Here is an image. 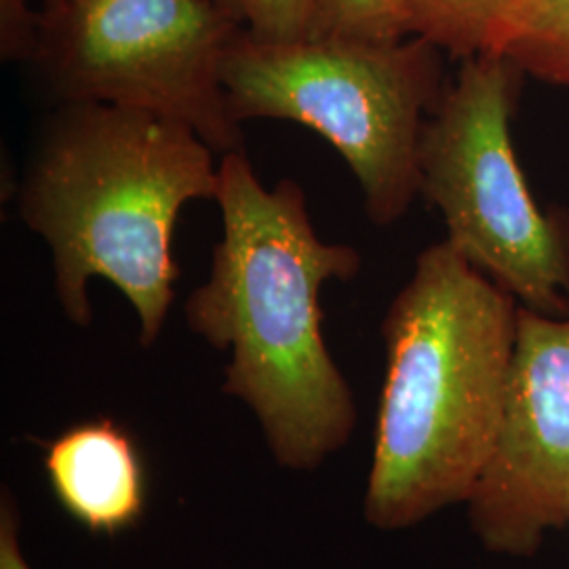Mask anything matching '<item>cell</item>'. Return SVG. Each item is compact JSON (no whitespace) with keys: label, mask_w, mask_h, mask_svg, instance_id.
I'll list each match as a JSON object with an SVG mask.
<instances>
[{"label":"cell","mask_w":569,"mask_h":569,"mask_svg":"<svg viewBox=\"0 0 569 569\" xmlns=\"http://www.w3.org/2000/svg\"><path fill=\"white\" fill-rule=\"evenodd\" d=\"M529 0H409L411 37L439 47L453 60L500 53Z\"/></svg>","instance_id":"9c48e42d"},{"label":"cell","mask_w":569,"mask_h":569,"mask_svg":"<svg viewBox=\"0 0 569 569\" xmlns=\"http://www.w3.org/2000/svg\"><path fill=\"white\" fill-rule=\"evenodd\" d=\"M216 201L224 234L207 281L183 305L186 323L230 352L222 390L251 409L274 462L312 472L357 427L352 388L323 338L319 293L355 279L361 256L323 241L302 186L266 188L244 150L222 154Z\"/></svg>","instance_id":"6da1fadb"},{"label":"cell","mask_w":569,"mask_h":569,"mask_svg":"<svg viewBox=\"0 0 569 569\" xmlns=\"http://www.w3.org/2000/svg\"><path fill=\"white\" fill-rule=\"evenodd\" d=\"M222 9H226L228 13H232L237 20H241L244 23V9H247V0H216Z\"/></svg>","instance_id":"5bb4252c"},{"label":"cell","mask_w":569,"mask_h":569,"mask_svg":"<svg viewBox=\"0 0 569 569\" xmlns=\"http://www.w3.org/2000/svg\"><path fill=\"white\" fill-rule=\"evenodd\" d=\"M61 509L98 536H119L140 523L148 483L133 437L112 418L79 422L60 432L42 458Z\"/></svg>","instance_id":"ba28073f"},{"label":"cell","mask_w":569,"mask_h":569,"mask_svg":"<svg viewBox=\"0 0 569 569\" xmlns=\"http://www.w3.org/2000/svg\"><path fill=\"white\" fill-rule=\"evenodd\" d=\"M568 526H569V498H568Z\"/></svg>","instance_id":"2e32d148"},{"label":"cell","mask_w":569,"mask_h":569,"mask_svg":"<svg viewBox=\"0 0 569 569\" xmlns=\"http://www.w3.org/2000/svg\"><path fill=\"white\" fill-rule=\"evenodd\" d=\"M568 498L569 315L519 306L505 418L468 526L491 555L528 559L568 526Z\"/></svg>","instance_id":"52a82bcc"},{"label":"cell","mask_w":569,"mask_h":569,"mask_svg":"<svg viewBox=\"0 0 569 569\" xmlns=\"http://www.w3.org/2000/svg\"><path fill=\"white\" fill-rule=\"evenodd\" d=\"M443 60L420 37L266 41L243 28L222 82L237 121L281 119L323 136L359 183L367 218L390 226L420 194V136L448 89Z\"/></svg>","instance_id":"277c9868"},{"label":"cell","mask_w":569,"mask_h":569,"mask_svg":"<svg viewBox=\"0 0 569 569\" xmlns=\"http://www.w3.org/2000/svg\"><path fill=\"white\" fill-rule=\"evenodd\" d=\"M523 72L502 53L460 61L418 150L420 194L448 226L446 243L519 306L569 315V228L529 192L510 138Z\"/></svg>","instance_id":"5b68a950"},{"label":"cell","mask_w":569,"mask_h":569,"mask_svg":"<svg viewBox=\"0 0 569 569\" xmlns=\"http://www.w3.org/2000/svg\"><path fill=\"white\" fill-rule=\"evenodd\" d=\"M409 37V0H315L305 39L399 42Z\"/></svg>","instance_id":"8fae6325"},{"label":"cell","mask_w":569,"mask_h":569,"mask_svg":"<svg viewBox=\"0 0 569 569\" xmlns=\"http://www.w3.org/2000/svg\"><path fill=\"white\" fill-rule=\"evenodd\" d=\"M60 2H63V0H42V7H56Z\"/></svg>","instance_id":"9a60e30c"},{"label":"cell","mask_w":569,"mask_h":569,"mask_svg":"<svg viewBox=\"0 0 569 569\" xmlns=\"http://www.w3.org/2000/svg\"><path fill=\"white\" fill-rule=\"evenodd\" d=\"M20 509L11 489L2 488L0 496V569H32L21 549Z\"/></svg>","instance_id":"4fadbf2b"},{"label":"cell","mask_w":569,"mask_h":569,"mask_svg":"<svg viewBox=\"0 0 569 569\" xmlns=\"http://www.w3.org/2000/svg\"><path fill=\"white\" fill-rule=\"evenodd\" d=\"M500 53L523 74L569 89V0H529Z\"/></svg>","instance_id":"30bf717a"},{"label":"cell","mask_w":569,"mask_h":569,"mask_svg":"<svg viewBox=\"0 0 569 569\" xmlns=\"http://www.w3.org/2000/svg\"><path fill=\"white\" fill-rule=\"evenodd\" d=\"M244 23L216 0H63L42 7L30 58L56 103H110L186 122L213 152L243 150L222 82Z\"/></svg>","instance_id":"8992f818"},{"label":"cell","mask_w":569,"mask_h":569,"mask_svg":"<svg viewBox=\"0 0 569 569\" xmlns=\"http://www.w3.org/2000/svg\"><path fill=\"white\" fill-rule=\"evenodd\" d=\"M315 0H247L244 28L266 41L305 39Z\"/></svg>","instance_id":"7c38bea8"},{"label":"cell","mask_w":569,"mask_h":569,"mask_svg":"<svg viewBox=\"0 0 569 569\" xmlns=\"http://www.w3.org/2000/svg\"><path fill=\"white\" fill-rule=\"evenodd\" d=\"M186 122L110 103H61L47 117L18 188L21 220L44 239L70 323L93 321L89 283L114 284L163 333L180 279L171 243L183 204L216 201L220 163Z\"/></svg>","instance_id":"7a4b0ae2"},{"label":"cell","mask_w":569,"mask_h":569,"mask_svg":"<svg viewBox=\"0 0 569 569\" xmlns=\"http://www.w3.org/2000/svg\"><path fill=\"white\" fill-rule=\"evenodd\" d=\"M517 321L519 302L446 241L420 253L382 321L371 528H416L470 500L502 427Z\"/></svg>","instance_id":"3957f363"}]
</instances>
